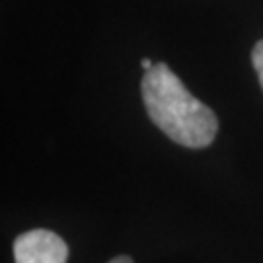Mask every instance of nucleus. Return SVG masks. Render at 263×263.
I'll return each instance as SVG.
<instances>
[{
	"instance_id": "4",
	"label": "nucleus",
	"mask_w": 263,
	"mask_h": 263,
	"mask_svg": "<svg viewBox=\"0 0 263 263\" xmlns=\"http://www.w3.org/2000/svg\"><path fill=\"white\" fill-rule=\"evenodd\" d=\"M109 263H135V261H133V257H129V255H117Z\"/></svg>"
},
{
	"instance_id": "5",
	"label": "nucleus",
	"mask_w": 263,
	"mask_h": 263,
	"mask_svg": "<svg viewBox=\"0 0 263 263\" xmlns=\"http://www.w3.org/2000/svg\"><path fill=\"white\" fill-rule=\"evenodd\" d=\"M141 66L144 68V70H146V72H148V70H152V68H154V63H152L151 59H142Z\"/></svg>"
},
{
	"instance_id": "1",
	"label": "nucleus",
	"mask_w": 263,
	"mask_h": 263,
	"mask_svg": "<svg viewBox=\"0 0 263 263\" xmlns=\"http://www.w3.org/2000/svg\"><path fill=\"white\" fill-rule=\"evenodd\" d=\"M141 90L148 117L174 142L205 148L215 141L218 131L215 111L199 102L166 63H156L144 74Z\"/></svg>"
},
{
	"instance_id": "3",
	"label": "nucleus",
	"mask_w": 263,
	"mask_h": 263,
	"mask_svg": "<svg viewBox=\"0 0 263 263\" xmlns=\"http://www.w3.org/2000/svg\"><path fill=\"white\" fill-rule=\"evenodd\" d=\"M252 61H254V68L257 72V78H259V84L263 88V39L255 43L254 51H252Z\"/></svg>"
},
{
	"instance_id": "2",
	"label": "nucleus",
	"mask_w": 263,
	"mask_h": 263,
	"mask_svg": "<svg viewBox=\"0 0 263 263\" xmlns=\"http://www.w3.org/2000/svg\"><path fill=\"white\" fill-rule=\"evenodd\" d=\"M16 263H66L68 248L61 236L51 230H29L14 242Z\"/></svg>"
}]
</instances>
